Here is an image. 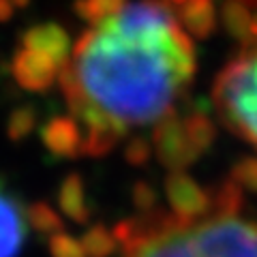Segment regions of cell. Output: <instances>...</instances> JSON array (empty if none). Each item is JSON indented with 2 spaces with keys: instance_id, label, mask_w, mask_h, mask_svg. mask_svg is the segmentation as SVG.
I'll return each mask as SVG.
<instances>
[{
  "instance_id": "obj_1",
  "label": "cell",
  "mask_w": 257,
  "mask_h": 257,
  "mask_svg": "<svg viewBox=\"0 0 257 257\" xmlns=\"http://www.w3.org/2000/svg\"><path fill=\"white\" fill-rule=\"evenodd\" d=\"M86 30L58 79L67 118L43 131L56 155H105L167 120L197 71L189 18L174 0H84Z\"/></svg>"
},
{
  "instance_id": "obj_2",
  "label": "cell",
  "mask_w": 257,
  "mask_h": 257,
  "mask_svg": "<svg viewBox=\"0 0 257 257\" xmlns=\"http://www.w3.org/2000/svg\"><path fill=\"white\" fill-rule=\"evenodd\" d=\"M114 236L124 257H257V225L238 216L214 195V206L195 219L159 210L120 223Z\"/></svg>"
},
{
  "instance_id": "obj_3",
  "label": "cell",
  "mask_w": 257,
  "mask_h": 257,
  "mask_svg": "<svg viewBox=\"0 0 257 257\" xmlns=\"http://www.w3.org/2000/svg\"><path fill=\"white\" fill-rule=\"evenodd\" d=\"M212 103L221 122L257 150V22H251L238 54L216 75Z\"/></svg>"
},
{
  "instance_id": "obj_4",
  "label": "cell",
  "mask_w": 257,
  "mask_h": 257,
  "mask_svg": "<svg viewBox=\"0 0 257 257\" xmlns=\"http://www.w3.org/2000/svg\"><path fill=\"white\" fill-rule=\"evenodd\" d=\"M69 39L56 26L32 28L15 54L13 73L24 88L43 90L58 77L69 54Z\"/></svg>"
},
{
  "instance_id": "obj_5",
  "label": "cell",
  "mask_w": 257,
  "mask_h": 257,
  "mask_svg": "<svg viewBox=\"0 0 257 257\" xmlns=\"http://www.w3.org/2000/svg\"><path fill=\"white\" fill-rule=\"evenodd\" d=\"M26 212L0 182V257H18L26 242Z\"/></svg>"
},
{
  "instance_id": "obj_6",
  "label": "cell",
  "mask_w": 257,
  "mask_h": 257,
  "mask_svg": "<svg viewBox=\"0 0 257 257\" xmlns=\"http://www.w3.org/2000/svg\"><path fill=\"white\" fill-rule=\"evenodd\" d=\"M58 204L62 208V212L75 223H86L88 219V208L84 199V187L79 182L77 176H69L62 182L60 193H58Z\"/></svg>"
},
{
  "instance_id": "obj_7",
  "label": "cell",
  "mask_w": 257,
  "mask_h": 257,
  "mask_svg": "<svg viewBox=\"0 0 257 257\" xmlns=\"http://www.w3.org/2000/svg\"><path fill=\"white\" fill-rule=\"evenodd\" d=\"M82 246L88 257H109L116 253L118 240L111 231L103 227V225H94V227H90L84 234Z\"/></svg>"
},
{
  "instance_id": "obj_8",
  "label": "cell",
  "mask_w": 257,
  "mask_h": 257,
  "mask_svg": "<svg viewBox=\"0 0 257 257\" xmlns=\"http://www.w3.org/2000/svg\"><path fill=\"white\" fill-rule=\"evenodd\" d=\"M26 219L30 223V227L35 231H39V234L54 236V234H58V231H62L60 216L56 214L54 208L50 204H45V202L32 204L26 210Z\"/></svg>"
},
{
  "instance_id": "obj_9",
  "label": "cell",
  "mask_w": 257,
  "mask_h": 257,
  "mask_svg": "<svg viewBox=\"0 0 257 257\" xmlns=\"http://www.w3.org/2000/svg\"><path fill=\"white\" fill-rule=\"evenodd\" d=\"M50 255L52 257H88L84 246L73 236L58 231V234L50 236Z\"/></svg>"
},
{
  "instance_id": "obj_10",
  "label": "cell",
  "mask_w": 257,
  "mask_h": 257,
  "mask_svg": "<svg viewBox=\"0 0 257 257\" xmlns=\"http://www.w3.org/2000/svg\"><path fill=\"white\" fill-rule=\"evenodd\" d=\"M234 5H238L240 9H244V7H251V9H257V0H231Z\"/></svg>"
}]
</instances>
